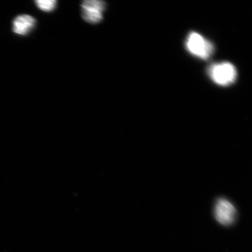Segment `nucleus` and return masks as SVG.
Listing matches in <instances>:
<instances>
[{
  "label": "nucleus",
  "instance_id": "obj_1",
  "mask_svg": "<svg viewBox=\"0 0 252 252\" xmlns=\"http://www.w3.org/2000/svg\"><path fill=\"white\" fill-rule=\"evenodd\" d=\"M211 79L219 86H229L237 78V71L234 65L229 62L214 63L207 70Z\"/></svg>",
  "mask_w": 252,
  "mask_h": 252
},
{
  "label": "nucleus",
  "instance_id": "obj_2",
  "mask_svg": "<svg viewBox=\"0 0 252 252\" xmlns=\"http://www.w3.org/2000/svg\"><path fill=\"white\" fill-rule=\"evenodd\" d=\"M186 47L192 55L203 60L209 59L214 52L213 44L200 34L194 32L188 34Z\"/></svg>",
  "mask_w": 252,
  "mask_h": 252
},
{
  "label": "nucleus",
  "instance_id": "obj_3",
  "mask_svg": "<svg viewBox=\"0 0 252 252\" xmlns=\"http://www.w3.org/2000/svg\"><path fill=\"white\" fill-rule=\"evenodd\" d=\"M106 3L99 0H86L81 4V14L83 20L91 24H99L103 20V13Z\"/></svg>",
  "mask_w": 252,
  "mask_h": 252
},
{
  "label": "nucleus",
  "instance_id": "obj_4",
  "mask_svg": "<svg viewBox=\"0 0 252 252\" xmlns=\"http://www.w3.org/2000/svg\"><path fill=\"white\" fill-rule=\"evenodd\" d=\"M214 216L217 221L225 226L232 225L236 217L235 206L225 198H220L216 201Z\"/></svg>",
  "mask_w": 252,
  "mask_h": 252
},
{
  "label": "nucleus",
  "instance_id": "obj_5",
  "mask_svg": "<svg viewBox=\"0 0 252 252\" xmlns=\"http://www.w3.org/2000/svg\"><path fill=\"white\" fill-rule=\"evenodd\" d=\"M36 24L35 18L29 15H21L14 19L12 30L19 35L25 36L33 30Z\"/></svg>",
  "mask_w": 252,
  "mask_h": 252
},
{
  "label": "nucleus",
  "instance_id": "obj_6",
  "mask_svg": "<svg viewBox=\"0 0 252 252\" xmlns=\"http://www.w3.org/2000/svg\"><path fill=\"white\" fill-rule=\"evenodd\" d=\"M34 2L40 10L47 12L54 10L57 5L55 0H36Z\"/></svg>",
  "mask_w": 252,
  "mask_h": 252
}]
</instances>
